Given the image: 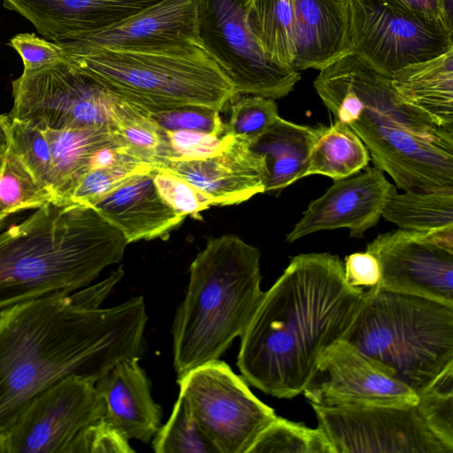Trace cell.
Wrapping results in <instances>:
<instances>
[{
	"mask_svg": "<svg viewBox=\"0 0 453 453\" xmlns=\"http://www.w3.org/2000/svg\"><path fill=\"white\" fill-rule=\"evenodd\" d=\"M147 319L142 296L88 309L54 294L0 311V433L58 381L96 382L119 359L139 357Z\"/></svg>",
	"mask_w": 453,
	"mask_h": 453,
	"instance_id": "cell-1",
	"label": "cell"
},
{
	"mask_svg": "<svg viewBox=\"0 0 453 453\" xmlns=\"http://www.w3.org/2000/svg\"><path fill=\"white\" fill-rule=\"evenodd\" d=\"M366 296L367 289L347 284L338 256L292 257L241 336L242 377L273 397L299 395L324 352L344 340Z\"/></svg>",
	"mask_w": 453,
	"mask_h": 453,
	"instance_id": "cell-2",
	"label": "cell"
},
{
	"mask_svg": "<svg viewBox=\"0 0 453 453\" xmlns=\"http://www.w3.org/2000/svg\"><path fill=\"white\" fill-rule=\"evenodd\" d=\"M314 88L339 121L365 145L375 167L403 191L453 190V130L405 103L390 79L358 57Z\"/></svg>",
	"mask_w": 453,
	"mask_h": 453,
	"instance_id": "cell-3",
	"label": "cell"
},
{
	"mask_svg": "<svg viewBox=\"0 0 453 453\" xmlns=\"http://www.w3.org/2000/svg\"><path fill=\"white\" fill-rule=\"evenodd\" d=\"M127 245L93 207L46 203L0 232V311L89 285Z\"/></svg>",
	"mask_w": 453,
	"mask_h": 453,
	"instance_id": "cell-4",
	"label": "cell"
},
{
	"mask_svg": "<svg viewBox=\"0 0 453 453\" xmlns=\"http://www.w3.org/2000/svg\"><path fill=\"white\" fill-rule=\"evenodd\" d=\"M261 279L257 248L234 234L208 239L190 265L173 324L178 379L219 359L242 336L264 296Z\"/></svg>",
	"mask_w": 453,
	"mask_h": 453,
	"instance_id": "cell-5",
	"label": "cell"
},
{
	"mask_svg": "<svg viewBox=\"0 0 453 453\" xmlns=\"http://www.w3.org/2000/svg\"><path fill=\"white\" fill-rule=\"evenodd\" d=\"M68 58L111 92L150 112L187 105L220 111L238 95L196 38Z\"/></svg>",
	"mask_w": 453,
	"mask_h": 453,
	"instance_id": "cell-6",
	"label": "cell"
},
{
	"mask_svg": "<svg viewBox=\"0 0 453 453\" xmlns=\"http://www.w3.org/2000/svg\"><path fill=\"white\" fill-rule=\"evenodd\" d=\"M344 340L418 395L453 365V306L369 288Z\"/></svg>",
	"mask_w": 453,
	"mask_h": 453,
	"instance_id": "cell-7",
	"label": "cell"
},
{
	"mask_svg": "<svg viewBox=\"0 0 453 453\" xmlns=\"http://www.w3.org/2000/svg\"><path fill=\"white\" fill-rule=\"evenodd\" d=\"M12 119L41 129L107 127L111 129L124 99L69 58L12 81Z\"/></svg>",
	"mask_w": 453,
	"mask_h": 453,
	"instance_id": "cell-8",
	"label": "cell"
},
{
	"mask_svg": "<svg viewBox=\"0 0 453 453\" xmlns=\"http://www.w3.org/2000/svg\"><path fill=\"white\" fill-rule=\"evenodd\" d=\"M248 0H196V37L239 95L277 99L289 94L300 74L269 60L249 27Z\"/></svg>",
	"mask_w": 453,
	"mask_h": 453,
	"instance_id": "cell-9",
	"label": "cell"
},
{
	"mask_svg": "<svg viewBox=\"0 0 453 453\" xmlns=\"http://www.w3.org/2000/svg\"><path fill=\"white\" fill-rule=\"evenodd\" d=\"M180 393L219 453H248L276 418L225 362L202 365L178 379Z\"/></svg>",
	"mask_w": 453,
	"mask_h": 453,
	"instance_id": "cell-10",
	"label": "cell"
},
{
	"mask_svg": "<svg viewBox=\"0 0 453 453\" xmlns=\"http://www.w3.org/2000/svg\"><path fill=\"white\" fill-rule=\"evenodd\" d=\"M351 53L383 76L453 49V30L397 12L382 0H349Z\"/></svg>",
	"mask_w": 453,
	"mask_h": 453,
	"instance_id": "cell-11",
	"label": "cell"
},
{
	"mask_svg": "<svg viewBox=\"0 0 453 453\" xmlns=\"http://www.w3.org/2000/svg\"><path fill=\"white\" fill-rule=\"evenodd\" d=\"M311 406L334 453H453L427 426L416 404Z\"/></svg>",
	"mask_w": 453,
	"mask_h": 453,
	"instance_id": "cell-12",
	"label": "cell"
},
{
	"mask_svg": "<svg viewBox=\"0 0 453 453\" xmlns=\"http://www.w3.org/2000/svg\"><path fill=\"white\" fill-rule=\"evenodd\" d=\"M104 413L96 382L66 377L35 396L6 431L9 453H68L76 436Z\"/></svg>",
	"mask_w": 453,
	"mask_h": 453,
	"instance_id": "cell-13",
	"label": "cell"
},
{
	"mask_svg": "<svg viewBox=\"0 0 453 453\" xmlns=\"http://www.w3.org/2000/svg\"><path fill=\"white\" fill-rule=\"evenodd\" d=\"M366 251L380 263L379 287L453 306V226L387 232L369 242Z\"/></svg>",
	"mask_w": 453,
	"mask_h": 453,
	"instance_id": "cell-14",
	"label": "cell"
},
{
	"mask_svg": "<svg viewBox=\"0 0 453 453\" xmlns=\"http://www.w3.org/2000/svg\"><path fill=\"white\" fill-rule=\"evenodd\" d=\"M303 394L328 408L415 405L418 395L346 340L327 349Z\"/></svg>",
	"mask_w": 453,
	"mask_h": 453,
	"instance_id": "cell-15",
	"label": "cell"
},
{
	"mask_svg": "<svg viewBox=\"0 0 453 453\" xmlns=\"http://www.w3.org/2000/svg\"><path fill=\"white\" fill-rule=\"evenodd\" d=\"M391 186L375 166L356 177L334 180L320 197L309 203L286 241L291 243L315 232L337 228H348L352 237H363L379 222Z\"/></svg>",
	"mask_w": 453,
	"mask_h": 453,
	"instance_id": "cell-16",
	"label": "cell"
},
{
	"mask_svg": "<svg viewBox=\"0 0 453 453\" xmlns=\"http://www.w3.org/2000/svg\"><path fill=\"white\" fill-rule=\"evenodd\" d=\"M196 0H162L103 28L59 42L67 55L134 49L196 37Z\"/></svg>",
	"mask_w": 453,
	"mask_h": 453,
	"instance_id": "cell-17",
	"label": "cell"
},
{
	"mask_svg": "<svg viewBox=\"0 0 453 453\" xmlns=\"http://www.w3.org/2000/svg\"><path fill=\"white\" fill-rule=\"evenodd\" d=\"M156 168L173 173L210 196L215 205L245 202L265 192L263 157L235 139L221 153L200 159L166 160Z\"/></svg>",
	"mask_w": 453,
	"mask_h": 453,
	"instance_id": "cell-18",
	"label": "cell"
},
{
	"mask_svg": "<svg viewBox=\"0 0 453 453\" xmlns=\"http://www.w3.org/2000/svg\"><path fill=\"white\" fill-rule=\"evenodd\" d=\"M162 0H2L45 39L59 43L97 30Z\"/></svg>",
	"mask_w": 453,
	"mask_h": 453,
	"instance_id": "cell-19",
	"label": "cell"
},
{
	"mask_svg": "<svg viewBox=\"0 0 453 453\" xmlns=\"http://www.w3.org/2000/svg\"><path fill=\"white\" fill-rule=\"evenodd\" d=\"M96 388L105 404L104 418L128 439L150 441L161 426L162 409L153 399L150 381L139 357L119 359Z\"/></svg>",
	"mask_w": 453,
	"mask_h": 453,
	"instance_id": "cell-20",
	"label": "cell"
},
{
	"mask_svg": "<svg viewBox=\"0 0 453 453\" xmlns=\"http://www.w3.org/2000/svg\"><path fill=\"white\" fill-rule=\"evenodd\" d=\"M154 169L133 176L92 206L127 243L164 237L185 219L158 195Z\"/></svg>",
	"mask_w": 453,
	"mask_h": 453,
	"instance_id": "cell-21",
	"label": "cell"
},
{
	"mask_svg": "<svg viewBox=\"0 0 453 453\" xmlns=\"http://www.w3.org/2000/svg\"><path fill=\"white\" fill-rule=\"evenodd\" d=\"M296 70H322L351 53L349 3L293 0Z\"/></svg>",
	"mask_w": 453,
	"mask_h": 453,
	"instance_id": "cell-22",
	"label": "cell"
},
{
	"mask_svg": "<svg viewBox=\"0 0 453 453\" xmlns=\"http://www.w3.org/2000/svg\"><path fill=\"white\" fill-rule=\"evenodd\" d=\"M389 79L405 103L453 130V49L434 58L408 65Z\"/></svg>",
	"mask_w": 453,
	"mask_h": 453,
	"instance_id": "cell-23",
	"label": "cell"
},
{
	"mask_svg": "<svg viewBox=\"0 0 453 453\" xmlns=\"http://www.w3.org/2000/svg\"><path fill=\"white\" fill-rule=\"evenodd\" d=\"M319 128L279 117L257 139L249 143L266 167L265 192L280 190L305 177L310 153Z\"/></svg>",
	"mask_w": 453,
	"mask_h": 453,
	"instance_id": "cell-24",
	"label": "cell"
},
{
	"mask_svg": "<svg viewBox=\"0 0 453 453\" xmlns=\"http://www.w3.org/2000/svg\"><path fill=\"white\" fill-rule=\"evenodd\" d=\"M49 141L51 155L52 185L55 202L63 203L75 181L88 169L97 150L120 145L107 127H88L64 130L42 129Z\"/></svg>",
	"mask_w": 453,
	"mask_h": 453,
	"instance_id": "cell-25",
	"label": "cell"
},
{
	"mask_svg": "<svg viewBox=\"0 0 453 453\" xmlns=\"http://www.w3.org/2000/svg\"><path fill=\"white\" fill-rule=\"evenodd\" d=\"M370 159L358 135L348 125L335 121L330 127H319L305 176L320 174L342 180L366 167Z\"/></svg>",
	"mask_w": 453,
	"mask_h": 453,
	"instance_id": "cell-26",
	"label": "cell"
},
{
	"mask_svg": "<svg viewBox=\"0 0 453 453\" xmlns=\"http://www.w3.org/2000/svg\"><path fill=\"white\" fill-rule=\"evenodd\" d=\"M246 19L266 58L280 65L293 67V0H248Z\"/></svg>",
	"mask_w": 453,
	"mask_h": 453,
	"instance_id": "cell-27",
	"label": "cell"
},
{
	"mask_svg": "<svg viewBox=\"0 0 453 453\" xmlns=\"http://www.w3.org/2000/svg\"><path fill=\"white\" fill-rule=\"evenodd\" d=\"M381 217L411 231L430 232L453 226V190L400 194L392 184Z\"/></svg>",
	"mask_w": 453,
	"mask_h": 453,
	"instance_id": "cell-28",
	"label": "cell"
},
{
	"mask_svg": "<svg viewBox=\"0 0 453 453\" xmlns=\"http://www.w3.org/2000/svg\"><path fill=\"white\" fill-rule=\"evenodd\" d=\"M55 202L52 193L42 185L9 147L0 162V214L38 209Z\"/></svg>",
	"mask_w": 453,
	"mask_h": 453,
	"instance_id": "cell-29",
	"label": "cell"
},
{
	"mask_svg": "<svg viewBox=\"0 0 453 453\" xmlns=\"http://www.w3.org/2000/svg\"><path fill=\"white\" fill-rule=\"evenodd\" d=\"M111 130L119 143L138 158L155 165L161 163L164 134L150 111L124 100Z\"/></svg>",
	"mask_w": 453,
	"mask_h": 453,
	"instance_id": "cell-30",
	"label": "cell"
},
{
	"mask_svg": "<svg viewBox=\"0 0 453 453\" xmlns=\"http://www.w3.org/2000/svg\"><path fill=\"white\" fill-rule=\"evenodd\" d=\"M152 448L157 453H219L200 427L181 393L168 421L154 435Z\"/></svg>",
	"mask_w": 453,
	"mask_h": 453,
	"instance_id": "cell-31",
	"label": "cell"
},
{
	"mask_svg": "<svg viewBox=\"0 0 453 453\" xmlns=\"http://www.w3.org/2000/svg\"><path fill=\"white\" fill-rule=\"evenodd\" d=\"M248 453H334L324 432L278 417L256 439Z\"/></svg>",
	"mask_w": 453,
	"mask_h": 453,
	"instance_id": "cell-32",
	"label": "cell"
},
{
	"mask_svg": "<svg viewBox=\"0 0 453 453\" xmlns=\"http://www.w3.org/2000/svg\"><path fill=\"white\" fill-rule=\"evenodd\" d=\"M155 167L156 165L150 163L131 161L90 169L75 181L63 203L92 207L133 176L149 172Z\"/></svg>",
	"mask_w": 453,
	"mask_h": 453,
	"instance_id": "cell-33",
	"label": "cell"
},
{
	"mask_svg": "<svg viewBox=\"0 0 453 453\" xmlns=\"http://www.w3.org/2000/svg\"><path fill=\"white\" fill-rule=\"evenodd\" d=\"M230 103L225 134L247 143L257 139L280 117L277 104L272 98L238 94Z\"/></svg>",
	"mask_w": 453,
	"mask_h": 453,
	"instance_id": "cell-34",
	"label": "cell"
},
{
	"mask_svg": "<svg viewBox=\"0 0 453 453\" xmlns=\"http://www.w3.org/2000/svg\"><path fill=\"white\" fill-rule=\"evenodd\" d=\"M416 406L427 426L453 448V365L418 394Z\"/></svg>",
	"mask_w": 453,
	"mask_h": 453,
	"instance_id": "cell-35",
	"label": "cell"
},
{
	"mask_svg": "<svg viewBox=\"0 0 453 453\" xmlns=\"http://www.w3.org/2000/svg\"><path fill=\"white\" fill-rule=\"evenodd\" d=\"M9 147L35 179L52 193L50 148L43 130L11 119Z\"/></svg>",
	"mask_w": 453,
	"mask_h": 453,
	"instance_id": "cell-36",
	"label": "cell"
},
{
	"mask_svg": "<svg viewBox=\"0 0 453 453\" xmlns=\"http://www.w3.org/2000/svg\"><path fill=\"white\" fill-rule=\"evenodd\" d=\"M161 163L166 160L200 159L221 153L234 140L229 134H210L188 131H166ZM160 163V164H161Z\"/></svg>",
	"mask_w": 453,
	"mask_h": 453,
	"instance_id": "cell-37",
	"label": "cell"
},
{
	"mask_svg": "<svg viewBox=\"0 0 453 453\" xmlns=\"http://www.w3.org/2000/svg\"><path fill=\"white\" fill-rule=\"evenodd\" d=\"M153 181L163 201L179 214L199 219L201 212L215 205L213 200L184 179L158 168Z\"/></svg>",
	"mask_w": 453,
	"mask_h": 453,
	"instance_id": "cell-38",
	"label": "cell"
},
{
	"mask_svg": "<svg viewBox=\"0 0 453 453\" xmlns=\"http://www.w3.org/2000/svg\"><path fill=\"white\" fill-rule=\"evenodd\" d=\"M150 116L161 129L166 131L225 134V123L219 111L208 107L187 105L150 112Z\"/></svg>",
	"mask_w": 453,
	"mask_h": 453,
	"instance_id": "cell-39",
	"label": "cell"
},
{
	"mask_svg": "<svg viewBox=\"0 0 453 453\" xmlns=\"http://www.w3.org/2000/svg\"><path fill=\"white\" fill-rule=\"evenodd\" d=\"M128 438L104 418L85 427L72 442L68 453H134Z\"/></svg>",
	"mask_w": 453,
	"mask_h": 453,
	"instance_id": "cell-40",
	"label": "cell"
},
{
	"mask_svg": "<svg viewBox=\"0 0 453 453\" xmlns=\"http://www.w3.org/2000/svg\"><path fill=\"white\" fill-rule=\"evenodd\" d=\"M22 59L23 72H33L63 62L68 55L63 47L33 33L15 35L9 42Z\"/></svg>",
	"mask_w": 453,
	"mask_h": 453,
	"instance_id": "cell-41",
	"label": "cell"
},
{
	"mask_svg": "<svg viewBox=\"0 0 453 453\" xmlns=\"http://www.w3.org/2000/svg\"><path fill=\"white\" fill-rule=\"evenodd\" d=\"M344 279L352 288L369 289L379 286L381 271L378 259L372 253L356 252L345 257Z\"/></svg>",
	"mask_w": 453,
	"mask_h": 453,
	"instance_id": "cell-42",
	"label": "cell"
},
{
	"mask_svg": "<svg viewBox=\"0 0 453 453\" xmlns=\"http://www.w3.org/2000/svg\"><path fill=\"white\" fill-rule=\"evenodd\" d=\"M124 276V270L120 266L113 271L110 276L102 281L88 285L70 294L74 303L88 309H97L110 295L114 287Z\"/></svg>",
	"mask_w": 453,
	"mask_h": 453,
	"instance_id": "cell-43",
	"label": "cell"
},
{
	"mask_svg": "<svg viewBox=\"0 0 453 453\" xmlns=\"http://www.w3.org/2000/svg\"><path fill=\"white\" fill-rule=\"evenodd\" d=\"M392 9L425 21H441L447 24L441 0H382ZM448 25V24H447ZM449 27V26H448ZM450 28V27H449ZM451 29V28H450ZM453 30V29H452Z\"/></svg>",
	"mask_w": 453,
	"mask_h": 453,
	"instance_id": "cell-44",
	"label": "cell"
},
{
	"mask_svg": "<svg viewBox=\"0 0 453 453\" xmlns=\"http://www.w3.org/2000/svg\"><path fill=\"white\" fill-rule=\"evenodd\" d=\"M10 124L9 116L0 115V160L5 156L10 146Z\"/></svg>",
	"mask_w": 453,
	"mask_h": 453,
	"instance_id": "cell-45",
	"label": "cell"
},
{
	"mask_svg": "<svg viewBox=\"0 0 453 453\" xmlns=\"http://www.w3.org/2000/svg\"><path fill=\"white\" fill-rule=\"evenodd\" d=\"M441 7L448 26L453 29V0H441Z\"/></svg>",
	"mask_w": 453,
	"mask_h": 453,
	"instance_id": "cell-46",
	"label": "cell"
},
{
	"mask_svg": "<svg viewBox=\"0 0 453 453\" xmlns=\"http://www.w3.org/2000/svg\"><path fill=\"white\" fill-rule=\"evenodd\" d=\"M0 453H9L6 432L0 433Z\"/></svg>",
	"mask_w": 453,
	"mask_h": 453,
	"instance_id": "cell-47",
	"label": "cell"
},
{
	"mask_svg": "<svg viewBox=\"0 0 453 453\" xmlns=\"http://www.w3.org/2000/svg\"><path fill=\"white\" fill-rule=\"evenodd\" d=\"M11 217H12V215L0 214V232L5 226L6 220H8V219Z\"/></svg>",
	"mask_w": 453,
	"mask_h": 453,
	"instance_id": "cell-48",
	"label": "cell"
},
{
	"mask_svg": "<svg viewBox=\"0 0 453 453\" xmlns=\"http://www.w3.org/2000/svg\"><path fill=\"white\" fill-rule=\"evenodd\" d=\"M345 1H349V0H345Z\"/></svg>",
	"mask_w": 453,
	"mask_h": 453,
	"instance_id": "cell-49",
	"label": "cell"
},
{
	"mask_svg": "<svg viewBox=\"0 0 453 453\" xmlns=\"http://www.w3.org/2000/svg\"><path fill=\"white\" fill-rule=\"evenodd\" d=\"M0 162H1V160H0Z\"/></svg>",
	"mask_w": 453,
	"mask_h": 453,
	"instance_id": "cell-50",
	"label": "cell"
}]
</instances>
